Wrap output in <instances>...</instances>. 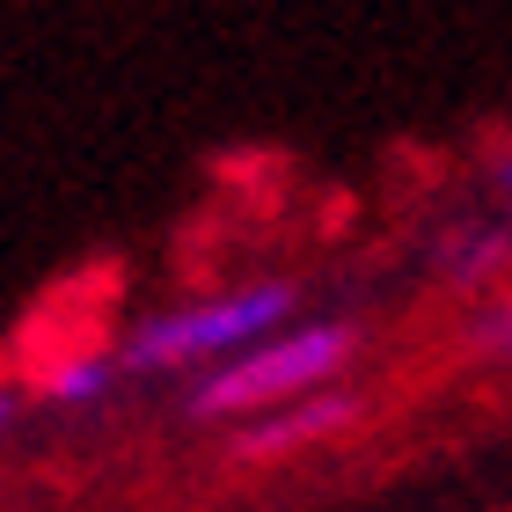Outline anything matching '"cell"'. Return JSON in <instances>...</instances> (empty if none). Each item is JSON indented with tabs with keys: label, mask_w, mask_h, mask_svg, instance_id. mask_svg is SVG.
Wrapping results in <instances>:
<instances>
[{
	"label": "cell",
	"mask_w": 512,
	"mask_h": 512,
	"mask_svg": "<svg viewBox=\"0 0 512 512\" xmlns=\"http://www.w3.org/2000/svg\"><path fill=\"white\" fill-rule=\"evenodd\" d=\"M293 308H300V293L286 286V278L183 300V308L139 322V330L125 337L118 366H125V374H191V366H205V374H213V366L256 352L264 337L293 330Z\"/></svg>",
	"instance_id": "1"
},
{
	"label": "cell",
	"mask_w": 512,
	"mask_h": 512,
	"mask_svg": "<svg viewBox=\"0 0 512 512\" xmlns=\"http://www.w3.org/2000/svg\"><path fill=\"white\" fill-rule=\"evenodd\" d=\"M352 352H359L352 322H293V330L264 337L256 352L213 366L191 388V417H264L278 403H300V395L344 388Z\"/></svg>",
	"instance_id": "2"
},
{
	"label": "cell",
	"mask_w": 512,
	"mask_h": 512,
	"mask_svg": "<svg viewBox=\"0 0 512 512\" xmlns=\"http://www.w3.org/2000/svg\"><path fill=\"white\" fill-rule=\"evenodd\" d=\"M366 417V395L359 388H322V395H300V403H278L264 417H249L242 439H235V461H286V454H308L322 439L352 432Z\"/></svg>",
	"instance_id": "3"
},
{
	"label": "cell",
	"mask_w": 512,
	"mask_h": 512,
	"mask_svg": "<svg viewBox=\"0 0 512 512\" xmlns=\"http://www.w3.org/2000/svg\"><path fill=\"white\" fill-rule=\"evenodd\" d=\"M439 278L454 286H512V220H469L432 249Z\"/></svg>",
	"instance_id": "4"
},
{
	"label": "cell",
	"mask_w": 512,
	"mask_h": 512,
	"mask_svg": "<svg viewBox=\"0 0 512 512\" xmlns=\"http://www.w3.org/2000/svg\"><path fill=\"white\" fill-rule=\"evenodd\" d=\"M118 374L125 366L110 352H74V359H59L52 374H44V395H52V403H96V395H110Z\"/></svg>",
	"instance_id": "5"
},
{
	"label": "cell",
	"mask_w": 512,
	"mask_h": 512,
	"mask_svg": "<svg viewBox=\"0 0 512 512\" xmlns=\"http://www.w3.org/2000/svg\"><path fill=\"white\" fill-rule=\"evenodd\" d=\"M469 352H476V359H505V352H512V286H505V293L491 300V308L476 315V330H469Z\"/></svg>",
	"instance_id": "6"
},
{
	"label": "cell",
	"mask_w": 512,
	"mask_h": 512,
	"mask_svg": "<svg viewBox=\"0 0 512 512\" xmlns=\"http://www.w3.org/2000/svg\"><path fill=\"white\" fill-rule=\"evenodd\" d=\"M15 410H22V403H15V395H8V388H0V432H8V425H15Z\"/></svg>",
	"instance_id": "7"
},
{
	"label": "cell",
	"mask_w": 512,
	"mask_h": 512,
	"mask_svg": "<svg viewBox=\"0 0 512 512\" xmlns=\"http://www.w3.org/2000/svg\"><path fill=\"white\" fill-rule=\"evenodd\" d=\"M498 191H512V147L498 154Z\"/></svg>",
	"instance_id": "8"
}]
</instances>
